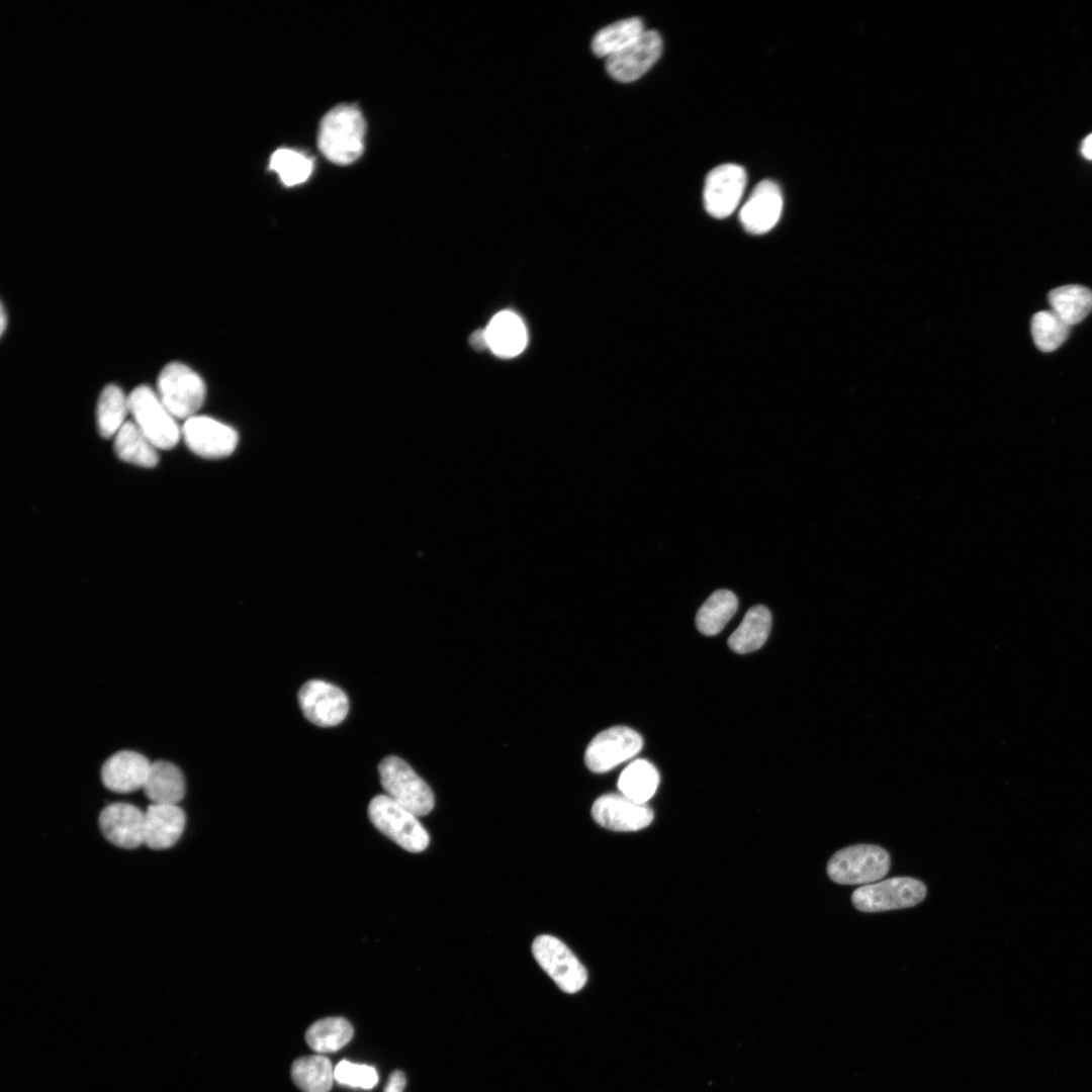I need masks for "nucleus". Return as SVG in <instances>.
I'll use <instances>...</instances> for the list:
<instances>
[{
  "instance_id": "1",
  "label": "nucleus",
  "mask_w": 1092,
  "mask_h": 1092,
  "mask_svg": "<svg viewBox=\"0 0 1092 1092\" xmlns=\"http://www.w3.org/2000/svg\"><path fill=\"white\" fill-rule=\"evenodd\" d=\"M365 129V120L355 105H337L321 121L318 149L335 164H351L363 153Z\"/></svg>"
},
{
  "instance_id": "2",
  "label": "nucleus",
  "mask_w": 1092,
  "mask_h": 1092,
  "mask_svg": "<svg viewBox=\"0 0 1092 1092\" xmlns=\"http://www.w3.org/2000/svg\"><path fill=\"white\" fill-rule=\"evenodd\" d=\"M371 823L385 836L410 852H421L430 836L418 816L387 795L375 796L368 805Z\"/></svg>"
},
{
  "instance_id": "3",
  "label": "nucleus",
  "mask_w": 1092,
  "mask_h": 1092,
  "mask_svg": "<svg viewBox=\"0 0 1092 1092\" xmlns=\"http://www.w3.org/2000/svg\"><path fill=\"white\" fill-rule=\"evenodd\" d=\"M379 780L386 795L421 817L429 814L435 804L429 785L403 759L390 755L378 765Z\"/></svg>"
},
{
  "instance_id": "4",
  "label": "nucleus",
  "mask_w": 1092,
  "mask_h": 1092,
  "mask_svg": "<svg viewBox=\"0 0 1092 1092\" xmlns=\"http://www.w3.org/2000/svg\"><path fill=\"white\" fill-rule=\"evenodd\" d=\"M157 393L176 419L187 420L202 406L206 386L190 367L181 362H171L159 374Z\"/></svg>"
},
{
  "instance_id": "5",
  "label": "nucleus",
  "mask_w": 1092,
  "mask_h": 1092,
  "mask_svg": "<svg viewBox=\"0 0 1092 1092\" xmlns=\"http://www.w3.org/2000/svg\"><path fill=\"white\" fill-rule=\"evenodd\" d=\"M890 855L875 844H855L836 851L827 863L831 881L841 885L877 882L890 870Z\"/></svg>"
},
{
  "instance_id": "6",
  "label": "nucleus",
  "mask_w": 1092,
  "mask_h": 1092,
  "mask_svg": "<svg viewBox=\"0 0 1092 1092\" xmlns=\"http://www.w3.org/2000/svg\"><path fill=\"white\" fill-rule=\"evenodd\" d=\"M133 423L158 448L169 450L182 436L176 418L162 402L157 391L148 385L135 387L128 396Z\"/></svg>"
},
{
  "instance_id": "7",
  "label": "nucleus",
  "mask_w": 1092,
  "mask_h": 1092,
  "mask_svg": "<svg viewBox=\"0 0 1092 1092\" xmlns=\"http://www.w3.org/2000/svg\"><path fill=\"white\" fill-rule=\"evenodd\" d=\"M925 896L926 886L921 881L896 877L856 889L851 902L861 912H880L913 907Z\"/></svg>"
},
{
  "instance_id": "8",
  "label": "nucleus",
  "mask_w": 1092,
  "mask_h": 1092,
  "mask_svg": "<svg viewBox=\"0 0 1092 1092\" xmlns=\"http://www.w3.org/2000/svg\"><path fill=\"white\" fill-rule=\"evenodd\" d=\"M532 952L540 967L563 992L576 993L585 985V968L559 938L548 934L537 936L532 944Z\"/></svg>"
},
{
  "instance_id": "9",
  "label": "nucleus",
  "mask_w": 1092,
  "mask_h": 1092,
  "mask_svg": "<svg viewBox=\"0 0 1092 1092\" xmlns=\"http://www.w3.org/2000/svg\"><path fill=\"white\" fill-rule=\"evenodd\" d=\"M642 746V737L635 730L614 726L594 737L585 749L584 762L593 772H607L632 758Z\"/></svg>"
},
{
  "instance_id": "10",
  "label": "nucleus",
  "mask_w": 1092,
  "mask_h": 1092,
  "mask_svg": "<svg viewBox=\"0 0 1092 1092\" xmlns=\"http://www.w3.org/2000/svg\"><path fill=\"white\" fill-rule=\"evenodd\" d=\"M298 702L304 717L321 727L340 724L349 711V700L345 692L321 679L303 684L298 692Z\"/></svg>"
},
{
  "instance_id": "11",
  "label": "nucleus",
  "mask_w": 1092,
  "mask_h": 1092,
  "mask_svg": "<svg viewBox=\"0 0 1092 1092\" xmlns=\"http://www.w3.org/2000/svg\"><path fill=\"white\" fill-rule=\"evenodd\" d=\"M181 432L188 448L208 459L231 455L239 439L232 427L206 416L195 415L185 420Z\"/></svg>"
},
{
  "instance_id": "12",
  "label": "nucleus",
  "mask_w": 1092,
  "mask_h": 1092,
  "mask_svg": "<svg viewBox=\"0 0 1092 1092\" xmlns=\"http://www.w3.org/2000/svg\"><path fill=\"white\" fill-rule=\"evenodd\" d=\"M746 180L745 170L736 164L727 163L712 169L704 187L707 212L716 218L729 216L742 198Z\"/></svg>"
},
{
  "instance_id": "13",
  "label": "nucleus",
  "mask_w": 1092,
  "mask_h": 1092,
  "mask_svg": "<svg viewBox=\"0 0 1092 1092\" xmlns=\"http://www.w3.org/2000/svg\"><path fill=\"white\" fill-rule=\"evenodd\" d=\"M662 39L655 30H645L634 42L606 60L609 75L619 82H632L646 73L658 60Z\"/></svg>"
},
{
  "instance_id": "14",
  "label": "nucleus",
  "mask_w": 1092,
  "mask_h": 1092,
  "mask_svg": "<svg viewBox=\"0 0 1092 1092\" xmlns=\"http://www.w3.org/2000/svg\"><path fill=\"white\" fill-rule=\"evenodd\" d=\"M592 816L604 828L629 832L647 827L654 814L646 804L636 803L622 794H605L594 802Z\"/></svg>"
},
{
  "instance_id": "15",
  "label": "nucleus",
  "mask_w": 1092,
  "mask_h": 1092,
  "mask_svg": "<svg viewBox=\"0 0 1092 1092\" xmlns=\"http://www.w3.org/2000/svg\"><path fill=\"white\" fill-rule=\"evenodd\" d=\"M98 823L103 836L117 847L145 844V812L131 804H110L101 811Z\"/></svg>"
},
{
  "instance_id": "16",
  "label": "nucleus",
  "mask_w": 1092,
  "mask_h": 1092,
  "mask_svg": "<svg viewBox=\"0 0 1092 1092\" xmlns=\"http://www.w3.org/2000/svg\"><path fill=\"white\" fill-rule=\"evenodd\" d=\"M783 209L780 187L771 180L757 183L743 204L739 219L744 230L752 235L770 231L779 221Z\"/></svg>"
},
{
  "instance_id": "17",
  "label": "nucleus",
  "mask_w": 1092,
  "mask_h": 1092,
  "mask_svg": "<svg viewBox=\"0 0 1092 1092\" xmlns=\"http://www.w3.org/2000/svg\"><path fill=\"white\" fill-rule=\"evenodd\" d=\"M151 763L146 756L136 751H118L103 763L102 783L108 790L115 793H130L143 789Z\"/></svg>"
},
{
  "instance_id": "18",
  "label": "nucleus",
  "mask_w": 1092,
  "mask_h": 1092,
  "mask_svg": "<svg viewBox=\"0 0 1092 1092\" xmlns=\"http://www.w3.org/2000/svg\"><path fill=\"white\" fill-rule=\"evenodd\" d=\"M186 817L177 804L152 803L145 811V844L153 849L173 846L182 835Z\"/></svg>"
},
{
  "instance_id": "19",
  "label": "nucleus",
  "mask_w": 1092,
  "mask_h": 1092,
  "mask_svg": "<svg viewBox=\"0 0 1092 1092\" xmlns=\"http://www.w3.org/2000/svg\"><path fill=\"white\" fill-rule=\"evenodd\" d=\"M488 348L502 357L520 354L527 344V332L522 320L505 310L495 314L484 329Z\"/></svg>"
},
{
  "instance_id": "20",
  "label": "nucleus",
  "mask_w": 1092,
  "mask_h": 1092,
  "mask_svg": "<svg viewBox=\"0 0 1092 1092\" xmlns=\"http://www.w3.org/2000/svg\"><path fill=\"white\" fill-rule=\"evenodd\" d=\"M143 790L155 804H177L185 794V780L175 764L158 760L151 763Z\"/></svg>"
},
{
  "instance_id": "21",
  "label": "nucleus",
  "mask_w": 1092,
  "mask_h": 1092,
  "mask_svg": "<svg viewBox=\"0 0 1092 1092\" xmlns=\"http://www.w3.org/2000/svg\"><path fill=\"white\" fill-rule=\"evenodd\" d=\"M770 627L769 610L756 605L747 611L738 628L730 635L728 645L739 654L755 651L766 641Z\"/></svg>"
},
{
  "instance_id": "22",
  "label": "nucleus",
  "mask_w": 1092,
  "mask_h": 1092,
  "mask_svg": "<svg viewBox=\"0 0 1092 1092\" xmlns=\"http://www.w3.org/2000/svg\"><path fill=\"white\" fill-rule=\"evenodd\" d=\"M114 437V450L119 459L146 468L157 465L158 448L133 422H125Z\"/></svg>"
},
{
  "instance_id": "23",
  "label": "nucleus",
  "mask_w": 1092,
  "mask_h": 1092,
  "mask_svg": "<svg viewBox=\"0 0 1092 1092\" xmlns=\"http://www.w3.org/2000/svg\"><path fill=\"white\" fill-rule=\"evenodd\" d=\"M1052 311L1070 327L1082 322L1092 310V291L1079 284H1069L1049 293Z\"/></svg>"
},
{
  "instance_id": "24",
  "label": "nucleus",
  "mask_w": 1092,
  "mask_h": 1092,
  "mask_svg": "<svg viewBox=\"0 0 1092 1092\" xmlns=\"http://www.w3.org/2000/svg\"><path fill=\"white\" fill-rule=\"evenodd\" d=\"M659 785V774L655 766L645 759H636L627 765L618 780V789L630 800L646 804L652 798Z\"/></svg>"
},
{
  "instance_id": "25",
  "label": "nucleus",
  "mask_w": 1092,
  "mask_h": 1092,
  "mask_svg": "<svg viewBox=\"0 0 1092 1092\" xmlns=\"http://www.w3.org/2000/svg\"><path fill=\"white\" fill-rule=\"evenodd\" d=\"M644 31L643 22L639 17L616 21L595 34L592 50L596 56L607 59L630 46Z\"/></svg>"
},
{
  "instance_id": "26",
  "label": "nucleus",
  "mask_w": 1092,
  "mask_h": 1092,
  "mask_svg": "<svg viewBox=\"0 0 1092 1092\" xmlns=\"http://www.w3.org/2000/svg\"><path fill=\"white\" fill-rule=\"evenodd\" d=\"M738 607L736 596L728 589H717L699 609L696 624L705 635L718 634L733 617Z\"/></svg>"
},
{
  "instance_id": "27",
  "label": "nucleus",
  "mask_w": 1092,
  "mask_h": 1092,
  "mask_svg": "<svg viewBox=\"0 0 1092 1092\" xmlns=\"http://www.w3.org/2000/svg\"><path fill=\"white\" fill-rule=\"evenodd\" d=\"M351 1023L342 1017H328L311 1024L305 1032L307 1044L320 1054L334 1053L353 1037Z\"/></svg>"
},
{
  "instance_id": "28",
  "label": "nucleus",
  "mask_w": 1092,
  "mask_h": 1092,
  "mask_svg": "<svg viewBox=\"0 0 1092 1092\" xmlns=\"http://www.w3.org/2000/svg\"><path fill=\"white\" fill-rule=\"evenodd\" d=\"M291 1078L303 1092H329L333 1085L334 1070L328 1058L321 1055L308 1056L293 1062Z\"/></svg>"
},
{
  "instance_id": "29",
  "label": "nucleus",
  "mask_w": 1092,
  "mask_h": 1092,
  "mask_svg": "<svg viewBox=\"0 0 1092 1092\" xmlns=\"http://www.w3.org/2000/svg\"><path fill=\"white\" fill-rule=\"evenodd\" d=\"M129 413L128 396L115 384H108L100 393L97 404V426L103 438L115 436Z\"/></svg>"
},
{
  "instance_id": "30",
  "label": "nucleus",
  "mask_w": 1092,
  "mask_h": 1092,
  "mask_svg": "<svg viewBox=\"0 0 1092 1092\" xmlns=\"http://www.w3.org/2000/svg\"><path fill=\"white\" fill-rule=\"evenodd\" d=\"M269 167L279 175L285 186H294L308 179L313 163L300 152L279 149L272 154Z\"/></svg>"
},
{
  "instance_id": "31",
  "label": "nucleus",
  "mask_w": 1092,
  "mask_h": 1092,
  "mask_svg": "<svg viewBox=\"0 0 1092 1092\" xmlns=\"http://www.w3.org/2000/svg\"><path fill=\"white\" fill-rule=\"evenodd\" d=\"M1070 326L1052 310L1036 312L1031 320V335L1035 346L1042 352L1058 349L1068 338Z\"/></svg>"
},
{
  "instance_id": "32",
  "label": "nucleus",
  "mask_w": 1092,
  "mask_h": 1092,
  "mask_svg": "<svg viewBox=\"0 0 1092 1092\" xmlns=\"http://www.w3.org/2000/svg\"><path fill=\"white\" fill-rule=\"evenodd\" d=\"M334 1078L337 1082L363 1089L373 1088L378 1081L375 1069L367 1065L353 1064L348 1061L340 1062L334 1070Z\"/></svg>"
},
{
  "instance_id": "33",
  "label": "nucleus",
  "mask_w": 1092,
  "mask_h": 1092,
  "mask_svg": "<svg viewBox=\"0 0 1092 1092\" xmlns=\"http://www.w3.org/2000/svg\"><path fill=\"white\" fill-rule=\"evenodd\" d=\"M405 1076L401 1071L390 1074L384 1088V1092H402L405 1087Z\"/></svg>"
},
{
  "instance_id": "34",
  "label": "nucleus",
  "mask_w": 1092,
  "mask_h": 1092,
  "mask_svg": "<svg viewBox=\"0 0 1092 1092\" xmlns=\"http://www.w3.org/2000/svg\"><path fill=\"white\" fill-rule=\"evenodd\" d=\"M471 344L476 349L488 348L484 330L476 331L471 336Z\"/></svg>"
},
{
  "instance_id": "35",
  "label": "nucleus",
  "mask_w": 1092,
  "mask_h": 1092,
  "mask_svg": "<svg viewBox=\"0 0 1092 1092\" xmlns=\"http://www.w3.org/2000/svg\"><path fill=\"white\" fill-rule=\"evenodd\" d=\"M1081 154L1088 160H1092V133L1084 139L1081 144Z\"/></svg>"
},
{
  "instance_id": "36",
  "label": "nucleus",
  "mask_w": 1092,
  "mask_h": 1092,
  "mask_svg": "<svg viewBox=\"0 0 1092 1092\" xmlns=\"http://www.w3.org/2000/svg\"><path fill=\"white\" fill-rule=\"evenodd\" d=\"M0 318H1V321H0V326H1V335H3V334H4V332H5V329H6V324H7V315H6V311H5V308H4V305H3V304L1 305V315H0Z\"/></svg>"
}]
</instances>
